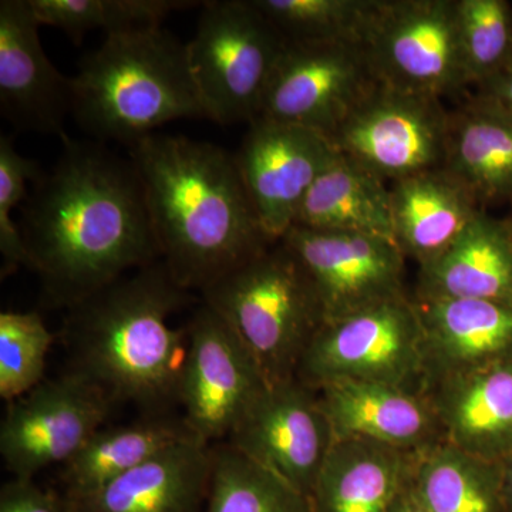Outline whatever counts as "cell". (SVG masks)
<instances>
[{
	"instance_id": "1",
	"label": "cell",
	"mask_w": 512,
	"mask_h": 512,
	"mask_svg": "<svg viewBox=\"0 0 512 512\" xmlns=\"http://www.w3.org/2000/svg\"><path fill=\"white\" fill-rule=\"evenodd\" d=\"M62 138L52 173L26 200L22 235L46 302L72 308L161 254L131 158Z\"/></svg>"
},
{
	"instance_id": "2",
	"label": "cell",
	"mask_w": 512,
	"mask_h": 512,
	"mask_svg": "<svg viewBox=\"0 0 512 512\" xmlns=\"http://www.w3.org/2000/svg\"><path fill=\"white\" fill-rule=\"evenodd\" d=\"M161 261L185 291L208 286L275 244L261 227L235 154L151 134L130 146Z\"/></svg>"
},
{
	"instance_id": "3",
	"label": "cell",
	"mask_w": 512,
	"mask_h": 512,
	"mask_svg": "<svg viewBox=\"0 0 512 512\" xmlns=\"http://www.w3.org/2000/svg\"><path fill=\"white\" fill-rule=\"evenodd\" d=\"M188 301V291L158 261L72 306L66 336L74 372L113 403L156 409L178 400L187 330L171 328L170 318Z\"/></svg>"
},
{
	"instance_id": "4",
	"label": "cell",
	"mask_w": 512,
	"mask_h": 512,
	"mask_svg": "<svg viewBox=\"0 0 512 512\" xmlns=\"http://www.w3.org/2000/svg\"><path fill=\"white\" fill-rule=\"evenodd\" d=\"M72 114L90 136L128 146L171 121L207 119L187 45L163 28L106 36L73 77Z\"/></svg>"
},
{
	"instance_id": "5",
	"label": "cell",
	"mask_w": 512,
	"mask_h": 512,
	"mask_svg": "<svg viewBox=\"0 0 512 512\" xmlns=\"http://www.w3.org/2000/svg\"><path fill=\"white\" fill-rule=\"evenodd\" d=\"M201 293L235 330L268 384L295 379L325 319L308 275L284 242L269 245Z\"/></svg>"
},
{
	"instance_id": "6",
	"label": "cell",
	"mask_w": 512,
	"mask_h": 512,
	"mask_svg": "<svg viewBox=\"0 0 512 512\" xmlns=\"http://www.w3.org/2000/svg\"><path fill=\"white\" fill-rule=\"evenodd\" d=\"M286 43L251 0L202 3L187 53L207 119L224 126L258 119Z\"/></svg>"
},
{
	"instance_id": "7",
	"label": "cell",
	"mask_w": 512,
	"mask_h": 512,
	"mask_svg": "<svg viewBox=\"0 0 512 512\" xmlns=\"http://www.w3.org/2000/svg\"><path fill=\"white\" fill-rule=\"evenodd\" d=\"M296 379L313 390L363 382L421 393L424 333L416 302L404 295L323 323L303 352Z\"/></svg>"
},
{
	"instance_id": "8",
	"label": "cell",
	"mask_w": 512,
	"mask_h": 512,
	"mask_svg": "<svg viewBox=\"0 0 512 512\" xmlns=\"http://www.w3.org/2000/svg\"><path fill=\"white\" fill-rule=\"evenodd\" d=\"M360 45L377 82L400 92L441 100L470 86L457 0H376Z\"/></svg>"
},
{
	"instance_id": "9",
	"label": "cell",
	"mask_w": 512,
	"mask_h": 512,
	"mask_svg": "<svg viewBox=\"0 0 512 512\" xmlns=\"http://www.w3.org/2000/svg\"><path fill=\"white\" fill-rule=\"evenodd\" d=\"M448 114L440 99L377 82L329 140L343 156L396 183L443 167Z\"/></svg>"
},
{
	"instance_id": "10",
	"label": "cell",
	"mask_w": 512,
	"mask_h": 512,
	"mask_svg": "<svg viewBox=\"0 0 512 512\" xmlns=\"http://www.w3.org/2000/svg\"><path fill=\"white\" fill-rule=\"evenodd\" d=\"M187 330L178 402L198 439H228L268 382L254 357L220 313L202 302Z\"/></svg>"
},
{
	"instance_id": "11",
	"label": "cell",
	"mask_w": 512,
	"mask_h": 512,
	"mask_svg": "<svg viewBox=\"0 0 512 512\" xmlns=\"http://www.w3.org/2000/svg\"><path fill=\"white\" fill-rule=\"evenodd\" d=\"M113 402L79 372L43 380L9 403L0 426V454L15 478L33 480L66 464L104 426Z\"/></svg>"
},
{
	"instance_id": "12",
	"label": "cell",
	"mask_w": 512,
	"mask_h": 512,
	"mask_svg": "<svg viewBox=\"0 0 512 512\" xmlns=\"http://www.w3.org/2000/svg\"><path fill=\"white\" fill-rule=\"evenodd\" d=\"M377 83L360 43H286L258 119L330 137Z\"/></svg>"
},
{
	"instance_id": "13",
	"label": "cell",
	"mask_w": 512,
	"mask_h": 512,
	"mask_svg": "<svg viewBox=\"0 0 512 512\" xmlns=\"http://www.w3.org/2000/svg\"><path fill=\"white\" fill-rule=\"evenodd\" d=\"M281 241L308 275L325 322L407 295V259L390 239L293 227Z\"/></svg>"
},
{
	"instance_id": "14",
	"label": "cell",
	"mask_w": 512,
	"mask_h": 512,
	"mask_svg": "<svg viewBox=\"0 0 512 512\" xmlns=\"http://www.w3.org/2000/svg\"><path fill=\"white\" fill-rule=\"evenodd\" d=\"M227 440L309 500L336 441L318 392L296 377L268 384Z\"/></svg>"
},
{
	"instance_id": "15",
	"label": "cell",
	"mask_w": 512,
	"mask_h": 512,
	"mask_svg": "<svg viewBox=\"0 0 512 512\" xmlns=\"http://www.w3.org/2000/svg\"><path fill=\"white\" fill-rule=\"evenodd\" d=\"M339 151L311 128L256 119L235 154L239 174L266 237L281 241L298 220L306 195Z\"/></svg>"
},
{
	"instance_id": "16",
	"label": "cell",
	"mask_w": 512,
	"mask_h": 512,
	"mask_svg": "<svg viewBox=\"0 0 512 512\" xmlns=\"http://www.w3.org/2000/svg\"><path fill=\"white\" fill-rule=\"evenodd\" d=\"M30 0L0 2V110L19 131L59 134L73 109V79L50 62Z\"/></svg>"
},
{
	"instance_id": "17",
	"label": "cell",
	"mask_w": 512,
	"mask_h": 512,
	"mask_svg": "<svg viewBox=\"0 0 512 512\" xmlns=\"http://www.w3.org/2000/svg\"><path fill=\"white\" fill-rule=\"evenodd\" d=\"M416 302L424 333L423 389L446 377L512 363V303Z\"/></svg>"
},
{
	"instance_id": "18",
	"label": "cell",
	"mask_w": 512,
	"mask_h": 512,
	"mask_svg": "<svg viewBox=\"0 0 512 512\" xmlns=\"http://www.w3.org/2000/svg\"><path fill=\"white\" fill-rule=\"evenodd\" d=\"M336 440L373 441L419 453L444 440L423 393L382 383L339 382L316 390Z\"/></svg>"
},
{
	"instance_id": "19",
	"label": "cell",
	"mask_w": 512,
	"mask_h": 512,
	"mask_svg": "<svg viewBox=\"0 0 512 512\" xmlns=\"http://www.w3.org/2000/svg\"><path fill=\"white\" fill-rule=\"evenodd\" d=\"M211 470V447L190 437L96 493L66 501L69 512H202Z\"/></svg>"
},
{
	"instance_id": "20",
	"label": "cell",
	"mask_w": 512,
	"mask_h": 512,
	"mask_svg": "<svg viewBox=\"0 0 512 512\" xmlns=\"http://www.w3.org/2000/svg\"><path fill=\"white\" fill-rule=\"evenodd\" d=\"M423 394L448 443L497 463L512 456V363L446 377Z\"/></svg>"
},
{
	"instance_id": "21",
	"label": "cell",
	"mask_w": 512,
	"mask_h": 512,
	"mask_svg": "<svg viewBox=\"0 0 512 512\" xmlns=\"http://www.w3.org/2000/svg\"><path fill=\"white\" fill-rule=\"evenodd\" d=\"M390 210L394 244L419 268L443 255L484 211L470 188L443 167L392 183Z\"/></svg>"
},
{
	"instance_id": "22",
	"label": "cell",
	"mask_w": 512,
	"mask_h": 512,
	"mask_svg": "<svg viewBox=\"0 0 512 512\" xmlns=\"http://www.w3.org/2000/svg\"><path fill=\"white\" fill-rule=\"evenodd\" d=\"M512 303V227L481 211L436 261L420 266L414 301Z\"/></svg>"
},
{
	"instance_id": "23",
	"label": "cell",
	"mask_w": 512,
	"mask_h": 512,
	"mask_svg": "<svg viewBox=\"0 0 512 512\" xmlns=\"http://www.w3.org/2000/svg\"><path fill=\"white\" fill-rule=\"evenodd\" d=\"M414 454L373 441L336 440L313 487L312 512H392Z\"/></svg>"
},
{
	"instance_id": "24",
	"label": "cell",
	"mask_w": 512,
	"mask_h": 512,
	"mask_svg": "<svg viewBox=\"0 0 512 512\" xmlns=\"http://www.w3.org/2000/svg\"><path fill=\"white\" fill-rule=\"evenodd\" d=\"M443 168L481 207L512 201V113L477 94L450 111Z\"/></svg>"
},
{
	"instance_id": "25",
	"label": "cell",
	"mask_w": 512,
	"mask_h": 512,
	"mask_svg": "<svg viewBox=\"0 0 512 512\" xmlns=\"http://www.w3.org/2000/svg\"><path fill=\"white\" fill-rule=\"evenodd\" d=\"M295 227L356 232L393 241L390 187L362 165L339 154L312 185Z\"/></svg>"
},
{
	"instance_id": "26",
	"label": "cell",
	"mask_w": 512,
	"mask_h": 512,
	"mask_svg": "<svg viewBox=\"0 0 512 512\" xmlns=\"http://www.w3.org/2000/svg\"><path fill=\"white\" fill-rule=\"evenodd\" d=\"M410 484L426 512H507L503 463L468 454L446 440L414 454Z\"/></svg>"
},
{
	"instance_id": "27",
	"label": "cell",
	"mask_w": 512,
	"mask_h": 512,
	"mask_svg": "<svg viewBox=\"0 0 512 512\" xmlns=\"http://www.w3.org/2000/svg\"><path fill=\"white\" fill-rule=\"evenodd\" d=\"M190 437L197 436L191 433L184 420L103 426L64 464L63 497L80 500L96 493L104 485Z\"/></svg>"
},
{
	"instance_id": "28",
	"label": "cell",
	"mask_w": 512,
	"mask_h": 512,
	"mask_svg": "<svg viewBox=\"0 0 512 512\" xmlns=\"http://www.w3.org/2000/svg\"><path fill=\"white\" fill-rule=\"evenodd\" d=\"M212 470L202 512H312L311 500L228 443L211 448Z\"/></svg>"
},
{
	"instance_id": "29",
	"label": "cell",
	"mask_w": 512,
	"mask_h": 512,
	"mask_svg": "<svg viewBox=\"0 0 512 512\" xmlns=\"http://www.w3.org/2000/svg\"><path fill=\"white\" fill-rule=\"evenodd\" d=\"M200 3L181 0H30L40 25L63 30L76 43L93 30H103L106 36H113L161 28L171 13Z\"/></svg>"
},
{
	"instance_id": "30",
	"label": "cell",
	"mask_w": 512,
	"mask_h": 512,
	"mask_svg": "<svg viewBox=\"0 0 512 512\" xmlns=\"http://www.w3.org/2000/svg\"><path fill=\"white\" fill-rule=\"evenodd\" d=\"M286 42L360 43L376 0H251Z\"/></svg>"
},
{
	"instance_id": "31",
	"label": "cell",
	"mask_w": 512,
	"mask_h": 512,
	"mask_svg": "<svg viewBox=\"0 0 512 512\" xmlns=\"http://www.w3.org/2000/svg\"><path fill=\"white\" fill-rule=\"evenodd\" d=\"M458 36L470 86L512 62V6L507 0H457Z\"/></svg>"
},
{
	"instance_id": "32",
	"label": "cell",
	"mask_w": 512,
	"mask_h": 512,
	"mask_svg": "<svg viewBox=\"0 0 512 512\" xmlns=\"http://www.w3.org/2000/svg\"><path fill=\"white\" fill-rule=\"evenodd\" d=\"M53 339L39 313H0V397L3 400L15 402L43 382Z\"/></svg>"
},
{
	"instance_id": "33",
	"label": "cell",
	"mask_w": 512,
	"mask_h": 512,
	"mask_svg": "<svg viewBox=\"0 0 512 512\" xmlns=\"http://www.w3.org/2000/svg\"><path fill=\"white\" fill-rule=\"evenodd\" d=\"M42 170L36 161L23 157L13 146L12 138L0 137V252L2 276L12 274L19 266L30 268L28 248L22 231L12 220V210L26 201L29 181L37 183Z\"/></svg>"
},
{
	"instance_id": "34",
	"label": "cell",
	"mask_w": 512,
	"mask_h": 512,
	"mask_svg": "<svg viewBox=\"0 0 512 512\" xmlns=\"http://www.w3.org/2000/svg\"><path fill=\"white\" fill-rule=\"evenodd\" d=\"M0 512H69V505L35 481L13 477L0 490Z\"/></svg>"
},
{
	"instance_id": "35",
	"label": "cell",
	"mask_w": 512,
	"mask_h": 512,
	"mask_svg": "<svg viewBox=\"0 0 512 512\" xmlns=\"http://www.w3.org/2000/svg\"><path fill=\"white\" fill-rule=\"evenodd\" d=\"M477 96L494 101L498 106L512 113V62L497 76L477 87Z\"/></svg>"
},
{
	"instance_id": "36",
	"label": "cell",
	"mask_w": 512,
	"mask_h": 512,
	"mask_svg": "<svg viewBox=\"0 0 512 512\" xmlns=\"http://www.w3.org/2000/svg\"><path fill=\"white\" fill-rule=\"evenodd\" d=\"M392 512H426L419 500H417L416 494H414L412 484L407 481L406 487L403 488L402 493L397 497L396 503H394Z\"/></svg>"
},
{
	"instance_id": "37",
	"label": "cell",
	"mask_w": 512,
	"mask_h": 512,
	"mask_svg": "<svg viewBox=\"0 0 512 512\" xmlns=\"http://www.w3.org/2000/svg\"><path fill=\"white\" fill-rule=\"evenodd\" d=\"M503 490L505 511L512 512V456L503 461Z\"/></svg>"
},
{
	"instance_id": "38",
	"label": "cell",
	"mask_w": 512,
	"mask_h": 512,
	"mask_svg": "<svg viewBox=\"0 0 512 512\" xmlns=\"http://www.w3.org/2000/svg\"><path fill=\"white\" fill-rule=\"evenodd\" d=\"M510 222H511V227H512V220H510Z\"/></svg>"
}]
</instances>
